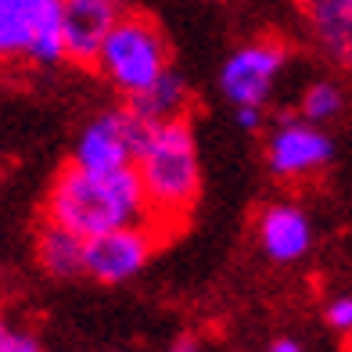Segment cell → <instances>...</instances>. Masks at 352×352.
<instances>
[{
	"mask_svg": "<svg viewBox=\"0 0 352 352\" xmlns=\"http://www.w3.org/2000/svg\"><path fill=\"white\" fill-rule=\"evenodd\" d=\"M169 352H201V345H198L195 338H180V342H176Z\"/></svg>",
	"mask_w": 352,
	"mask_h": 352,
	"instance_id": "19",
	"label": "cell"
},
{
	"mask_svg": "<svg viewBox=\"0 0 352 352\" xmlns=\"http://www.w3.org/2000/svg\"><path fill=\"white\" fill-rule=\"evenodd\" d=\"M36 259L51 277H76L83 274V237L58 227V223H47L36 234Z\"/></svg>",
	"mask_w": 352,
	"mask_h": 352,
	"instance_id": "13",
	"label": "cell"
},
{
	"mask_svg": "<svg viewBox=\"0 0 352 352\" xmlns=\"http://www.w3.org/2000/svg\"><path fill=\"white\" fill-rule=\"evenodd\" d=\"M94 69L126 98L151 87L169 69V40L162 25L140 11H122L116 25L108 29Z\"/></svg>",
	"mask_w": 352,
	"mask_h": 352,
	"instance_id": "3",
	"label": "cell"
},
{
	"mask_svg": "<svg viewBox=\"0 0 352 352\" xmlns=\"http://www.w3.org/2000/svg\"><path fill=\"white\" fill-rule=\"evenodd\" d=\"M266 352H302V345H298L295 338H277V342L270 345Z\"/></svg>",
	"mask_w": 352,
	"mask_h": 352,
	"instance_id": "18",
	"label": "cell"
},
{
	"mask_svg": "<svg viewBox=\"0 0 352 352\" xmlns=\"http://www.w3.org/2000/svg\"><path fill=\"white\" fill-rule=\"evenodd\" d=\"M43 219L79 234L83 241L116 227L148 223V205H144L137 169L122 166L98 173L69 162L51 180V190L43 198Z\"/></svg>",
	"mask_w": 352,
	"mask_h": 352,
	"instance_id": "1",
	"label": "cell"
},
{
	"mask_svg": "<svg viewBox=\"0 0 352 352\" xmlns=\"http://www.w3.org/2000/svg\"><path fill=\"white\" fill-rule=\"evenodd\" d=\"M334 158V140L309 119H280L266 137V166L277 180H309Z\"/></svg>",
	"mask_w": 352,
	"mask_h": 352,
	"instance_id": "7",
	"label": "cell"
},
{
	"mask_svg": "<svg viewBox=\"0 0 352 352\" xmlns=\"http://www.w3.org/2000/svg\"><path fill=\"white\" fill-rule=\"evenodd\" d=\"M255 230H259V245L266 252V259H274L280 266L298 263L313 248V223H309L306 209H298L292 201L266 205Z\"/></svg>",
	"mask_w": 352,
	"mask_h": 352,
	"instance_id": "9",
	"label": "cell"
},
{
	"mask_svg": "<svg viewBox=\"0 0 352 352\" xmlns=\"http://www.w3.org/2000/svg\"><path fill=\"white\" fill-rule=\"evenodd\" d=\"M151 130H155V126L144 122L130 104L101 111L94 122L83 126L72 162L83 166V169H98V173L133 166V158L140 155L144 144H148Z\"/></svg>",
	"mask_w": 352,
	"mask_h": 352,
	"instance_id": "4",
	"label": "cell"
},
{
	"mask_svg": "<svg viewBox=\"0 0 352 352\" xmlns=\"http://www.w3.org/2000/svg\"><path fill=\"white\" fill-rule=\"evenodd\" d=\"M298 108H302V119L324 126V122L342 116L345 94H342V87L334 83V79H313V83L306 87V94H302V104Z\"/></svg>",
	"mask_w": 352,
	"mask_h": 352,
	"instance_id": "14",
	"label": "cell"
},
{
	"mask_svg": "<svg viewBox=\"0 0 352 352\" xmlns=\"http://www.w3.org/2000/svg\"><path fill=\"white\" fill-rule=\"evenodd\" d=\"M302 11L324 58L352 72V0H302Z\"/></svg>",
	"mask_w": 352,
	"mask_h": 352,
	"instance_id": "10",
	"label": "cell"
},
{
	"mask_svg": "<svg viewBox=\"0 0 352 352\" xmlns=\"http://www.w3.org/2000/svg\"><path fill=\"white\" fill-rule=\"evenodd\" d=\"M237 126H241V130H259L263 108H237Z\"/></svg>",
	"mask_w": 352,
	"mask_h": 352,
	"instance_id": "17",
	"label": "cell"
},
{
	"mask_svg": "<svg viewBox=\"0 0 352 352\" xmlns=\"http://www.w3.org/2000/svg\"><path fill=\"white\" fill-rule=\"evenodd\" d=\"M0 352H40V342L33 338V334L8 331V338H4V345H0Z\"/></svg>",
	"mask_w": 352,
	"mask_h": 352,
	"instance_id": "16",
	"label": "cell"
},
{
	"mask_svg": "<svg viewBox=\"0 0 352 352\" xmlns=\"http://www.w3.org/2000/svg\"><path fill=\"white\" fill-rule=\"evenodd\" d=\"M158 245L162 234L151 223H130V227L94 234L83 241V274L101 284H122L148 266Z\"/></svg>",
	"mask_w": 352,
	"mask_h": 352,
	"instance_id": "6",
	"label": "cell"
},
{
	"mask_svg": "<svg viewBox=\"0 0 352 352\" xmlns=\"http://www.w3.org/2000/svg\"><path fill=\"white\" fill-rule=\"evenodd\" d=\"M287 54L292 51L280 36H259L237 47L219 72V87L227 101L237 108H263L287 65Z\"/></svg>",
	"mask_w": 352,
	"mask_h": 352,
	"instance_id": "5",
	"label": "cell"
},
{
	"mask_svg": "<svg viewBox=\"0 0 352 352\" xmlns=\"http://www.w3.org/2000/svg\"><path fill=\"white\" fill-rule=\"evenodd\" d=\"M126 104H130L148 126H162V122H173V119H187L190 90H187L180 72L166 69L151 87H144L140 94H133Z\"/></svg>",
	"mask_w": 352,
	"mask_h": 352,
	"instance_id": "11",
	"label": "cell"
},
{
	"mask_svg": "<svg viewBox=\"0 0 352 352\" xmlns=\"http://www.w3.org/2000/svg\"><path fill=\"white\" fill-rule=\"evenodd\" d=\"M58 0H0V61L25 58L33 29Z\"/></svg>",
	"mask_w": 352,
	"mask_h": 352,
	"instance_id": "12",
	"label": "cell"
},
{
	"mask_svg": "<svg viewBox=\"0 0 352 352\" xmlns=\"http://www.w3.org/2000/svg\"><path fill=\"white\" fill-rule=\"evenodd\" d=\"M133 169L148 205V223L166 241L190 219L201 195V162L190 119L155 126L148 144L133 158Z\"/></svg>",
	"mask_w": 352,
	"mask_h": 352,
	"instance_id": "2",
	"label": "cell"
},
{
	"mask_svg": "<svg viewBox=\"0 0 352 352\" xmlns=\"http://www.w3.org/2000/svg\"><path fill=\"white\" fill-rule=\"evenodd\" d=\"M4 338H8V327H4V320H0V345H4Z\"/></svg>",
	"mask_w": 352,
	"mask_h": 352,
	"instance_id": "20",
	"label": "cell"
},
{
	"mask_svg": "<svg viewBox=\"0 0 352 352\" xmlns=\"http://www.w3.org/2000/svg\"><path fill=\"white\" fill-rule=\"evenodd\" d=\"M298 4H302V0H298Z\"/></svg>",
	"mask_w": 352,
	"mask_h": 352,
	"instance_id": "21",
	"label": "cell"
},
{
	"mask_svg": "<svg viewBox=\"0 0 352 352\" xmlns=\"http://www.w3.org/2000/svg\"><path fill=\"white\" fill-rule=\"evenodd\" d=\"M324 320L338 334H352V295H334L324 309Z\"/></svg>",
	"mask_w": 352,
	"mask_h": 352,
	"instance_id": "15",
	"label": "cell"
},
{
	"mask_svg": "<svg viewBox=\"0 0 352 352\" xmlns=\"http://www.w3.org/2000/svg\"><path fill=\"white\" fill-rule=\"evenodd\" d=\"M122 14L119 0H61V47L65 61L79 69H94L98 51Z\"/></svg>",
	"mask_w": 352,
	"mask_h": 352,
	"instance_id": "8",
	"label": "cell"
}]
</instances>
